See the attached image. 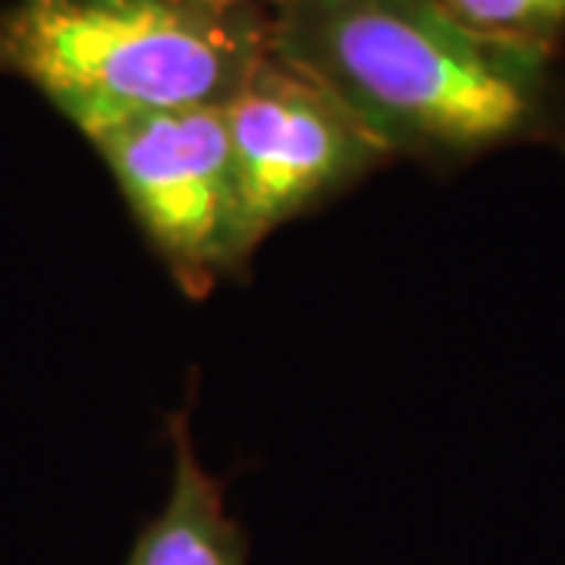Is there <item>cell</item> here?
Instances as JSON below:
<instances>
[{
  "label": "cell",
  "instance_id": "cell-1",
  "mask_svg": "<svg viewBox=\"0 0 565 565\" xmlns=\"http://www.w3.org/2000/svg\"><path fill=\"white\" fill-rule=\"evenodd\" d=\"M270 51L390 158L440 170L509 145H565L556 51L468 29L437 0H280Z\"/></svg>",
  "mask_w": 565,
  "mask_h": 565
},
{
  "label": "cell",
  "instance_id": "cell-2",
  "mask_svg": "<svg viewBox=\"0 0 565 565\" xmlns=\"http://www.w3.org/2000/svg\"><path fill=\"white\" fill-rule=\"evenodd\" d=\"M267 54V7L17 0L0 10V73L32 85L85 139L154 114L226 107Z\"/></svg>",
  "mask_w": 565,
  "mask_h": 565
},
{
  "label": "cell",
  "instance_id": "cell-3",
  "mask_svg": "<svg viewBox=\"0 0 565 565\" xmlns=\"http://www.w3.org/2000/svg\"><path fill=\"white\" fill-rule=\"evenodd\" d=\"M88 141L189 299L243 274L255 248L221 107L141 117Z\"/></svg>",
  "mask_w": 565,
  "mask_h": 565
},
{
  "label": "cell",
  "instance_id": "cell-4",
  "mask_svg": "<svg viewBox=\"0 0 565 565\" xmlns=\"http://www.w3.org/2000/svg\"><path fill=\"white\" fill-rule=\"evenodd\" d=\"M221 110L252 248L393 161L327 88L274 51Z\"/></svg>",
  "mask_w": 565,
  "mask_h": 565
},
{
  "label": "cell",
  "instance_id": "cell-5",
  "mask_svg": "<svg viewBox=\"0 0 565 565\" xmlns=\"http://www.w3.org/2000/svg\"><path fill=\"white\" fill-rule=\"evenodd\" d=\"M173 478L163 509L141 527L126 565H245V534L226 512L221 481L195 456L185 415L167 418Z\"/></svg>",
  "mask_w": 565,
  "mask_h": 565
},
{
  "label": "cell",
  "instance_id": "cell-6",
  "mask_svg": "<svg viewBox=\"0 0 565 565\" xmlns=\"http://www.w3.org/2000/svg\"><path fill=\"white\" fill-rule=\"evenodd\" d=\"M446 13L497 39L559 51L565 39V0H437Z\"/></svg>",
  "mask_w": 565,
  "mask_h": 565
},
{
  "label": "cell",
  "instance_id": "cell-7",
  "mask_svg": "<svg viewBox=\"0 0 565 565\" xmlns=\"http://www.w3.org/2000/svg\"><path fill=\"white\" fill-rule=\"evenodd\" d=\"M195 3H211V7H277L280 0H195Z\"/></svg>",
  "mask_w": 565,
  "mask_h": 565
}]
</instances>
